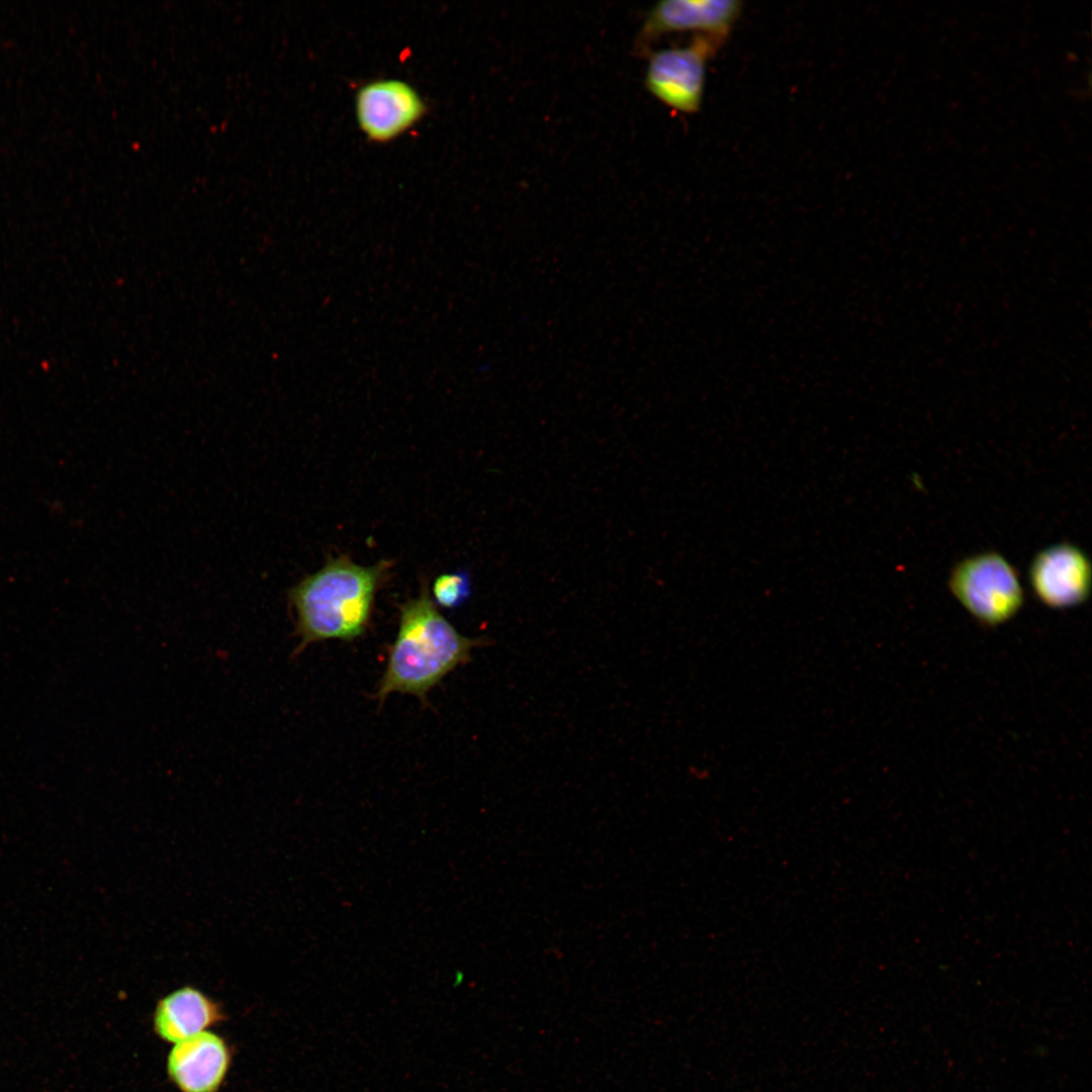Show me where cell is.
<instances>
[{"label": "cell", "instance_id": "10", "mask_svg": "<svg viewBox=\"0 0 1092 1092\" xmlns=\"http://www.w3.org/2000/svg\"><path fill=\"white\" fill-rule=\"evenodd\" d=\"M470 579L466 572L439 575L432 587L435 605L445 609L460 607L470 596Z\"/></svg>", "mask_w": 1092, "mask_h": 1092}, {"label": "cell", "instance_id": "4", "mask_svg": "<svg viewBox=\"0 0 1092 1092\" xmlns=\"http://www.w3.org/2000/svg\"><path fill=\"white\" fill-rule=\"evenodd\" d=\"M724 40L698 34L686 47L652 53L645 75L648 91L666 106L682 113L699 111L708 61Z\"/></svg>", "mask_w": 1092, "mask_h": 1092}, {"label": "cell", "instance_id": "6", "mask_svg": "<svg viewBox=\"0 0 1092 1092\" xmlns=\"http://www.w3.org/2000/svg\"><path fill=\"white\" fill-rule=\"evenodd\" d=\"M1029 581L1036 599L1048 608L1065 610L1081 606L1091 593L1090 559L1074 544L1052 545L1032 559Z\"/></svg>", "mask_w": 1092, "mask_h": 1092}, {"label": "cell", "instance_id": "9", "mask_svg": "<svg viewBox=\"0 0 1092 1092\" xmlns=\"http://www.w3.org/2000/svg\"><path fill=\"white\" fill-rule=\"evenodd\" d=\"M222 1017L219 1004L193 986H183L159 1000L154 1012L156 1032L166 1041L180 1042Z\"/></svg>", "mask_w": 1092, "mask_h": 1092}, {"label": "cell", "instance_id": "7", "mask_svg": "<svg viewBox=\"0 0 1092 1092\" xmlns=\"http://www.w3.org/2000/svg\"><path fill=\"white\" fill-rule=\"evenodd\" d=\"M742 10L738 0H666L648 13L637 39V50L663 34L696 31L726 40Z\"/></svg>", "mask_w": 1092, "mask_h": 1092}, {"label": "cell", "instance_id": "2", "mask_svg": "<svg viewBox=\"0 0 1092 1092\" xmlns=\"http://www.w3.org/2000/svg\"><path fill=\"white\" fill-rule=\"evenodd\" d=\"M480 639L461 635L437 609L428 589L399 606L396 637L389 646L376 697L392 693L425 699L428 692L457 666L470 660Z\"/></svg>", "mask_w": 1092, "mask_h": 1092}, {"label": "cell", "instance_id": "1", "mask_svg": "<svg viewBox=\"0 0 1092 1092\" xmlns=\"http://www.w3.org/2000/svg\"><path fill=\"white\" fill-rule=\"evenodd\" d=\"M389 568L385 560L364 566L339 556L294 585L288 601L300 640L296 652L314 642L361 637L371 623L375 597Z\"/></svg>", "mask_w": 1092, "mask_h": 1092}, {"label": "cell", "instance_id": "5", "mask_svg": "<svg viewBox=\"0 0 1092 1092\" xmlns=\"http://www.w3.org/2000/svg\"><path fill=\"white\" fill-rule=\"evenodd\" d=\"M426 110L418 90L396 78L369 81L355 96L357 123L365 136L375 143L396 139L413 127Z\"/></svg>", "mask_w": 1092, "mask_h": 1092}, {"label": "cell", "instance_id": "8", "mask_svg": "<svg viewBox=\"0 0 1092 1092\" xmlns=\"http://www.w3.org/2000/svg\"><path fill=\"white\" fill-rule=\"evenodd\" d=\"M229 1064L230 1053L223 1039L210 1031H201L173 1046L167 1068L182 1092H215Z\"/></svg>", "mask_w": 1092, "mask_h": 1092}, {"label": "cell", "instance_id": "3", "mask_svg": "<svg viewBox=\"0 0 1092 1092\" xmlns=\"http://www.w3.org/2000/svg\"><path fill=\"white\" fill-rule=\"evenodd\" d=\"M948 587L977 622L991 628L1013 619L1024 602L1016 569L994 551L961 560L950 572Z\"/></svg>", "mask_w": 1092, "mask_h": 1092}]
</instances>
